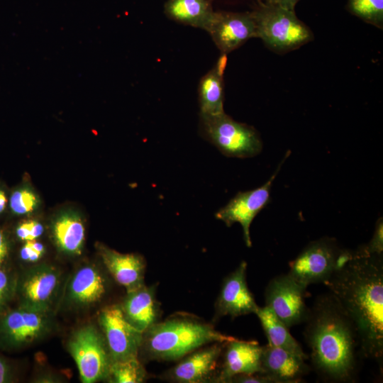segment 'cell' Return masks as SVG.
<instances>
[{
    "label": "cell",
    "mask_w": 383,
    "mask_h": 383,
    "mask_svg": "<svg viewBox=\"0 0 383 383\" xmlns=\"http://www.w3.org/2000/svg\"><path fill=\"white\" fill-rule=\"evenodd\" d=\"M382 255L357 252L323 283L353 321L362 356L382 363L383 262Z\"/></svg>",
    "instance_id": "1"
},
{
    "label": "cell",
    "mask_w": 383,
    "mask_h": 383,
    "mask_svg": "<svg viewBox=\"0 0 383 383\" xmlns=\"http://www.w3.org/2000/svg\"><path fill=\"white\" fill-rule=\"evenodd\" d=\"M304 331L313 367L323 378L348 382L355 378L360 342L355 326L331 292L309 309Z\"/></svg>",
    "instance_id": "2"
},
{
    "label": "cell",
    "mask_w": 383,
    "mask_h": 383,
    "mask_svg": "<svg viewBox=\"0 0 383 383\" xmlns=\"http://www.w3.org/2000/svg\"><path fill=\"white\" fill-rule=\"evenodd\" d=\"M234 339L216 331L212 325L196 318L174 317L155 323L146 330L140 348L150 359L176 360L203 345Z\"/></svg>",
    "instance_id": "3"
},
{
    "label": "cell",
    "mask_w": 383,
    "mask_h": 383,
    "mask_svg": "<svg viewBox=\"0 0 383 383\" xmlns=\"http://www.w3.org/2000/svg\"><path fill=\"white\" fill-rule=\"evenodd\" d=\"M251 13L257 38L277 53L291 52L313 40L312 30L297 17L295 11L260 1Z\"/></svg>",
    "instance_id": "4"
},
{
    "label": "cell",
    "mask_w": 383,
    "mask_h": 383,
    "mask_svg": "<svg viewBox=\"0 0 383 383\" xmlns=\"http://www.w3.org/2000/svg\"><path fill=\"white\" fill-rule=\"evenodd\" d=\"M200 131L205 139L227 157H251L262 149V140L255 128L235 121L225 112L200 114Z\"/></svg>",
    "instance_id": "5"
},
{
    "label": "cell",
    "mask_w": 383,
    "mask_h": 383,
    "mask_svg": "<svg viewBox=\"0 0 383 383\" xmlns=\"http://www.w3.org/2000/svg\"><path fill=\"white\" fill-rule=\"evenodd\" d=\"M353 252L340 248L335 239L322 238L306 245L289 262L288 274L304 288L324 283Z\"/></svg>",
    "instance_id": "6"
},
{
    "label": "cell",
    "mask_w": 383,
    "mask_h": 383,
    "mask_svg": "<svg viewBox=\"0 0 383 383\" xmlns=\"http://www.w3.org/2000/svg\"><path fill=\"white\" fill-rule=\"evenodd\" d=\"M67 348L76 362L82 382L107 379L112 362L104 335L96 326L87 324L75 330Z\"/></svg>",
    "instance_id": "7"
},
{
    "label": "cell",
    "mask_w": 383,
    "mask_h": 383,
    "mask_svg": "<svg viewBox=\"0 0 383 383\" xmlns=\"http://www.w3.org/2000/svg\"><path fill=\"white\" fill-rule=\"evenodd\" d=\"M55 328L52 310L19 306L1 321L0 337L8 346L20 348L45 338Z\"/></svg>",
    "instance_id": "8"
},
{
    "label": "cell",
    "mask_w": 383,
    "mask_h": 383,
    "mask_svg": "<svg viewBox=\"0 0 383 383\" xmlns=\"http://www.w3.org/2000/svg\"><path fill=\"white\" fill-rule=\"evenodd\" d=\"M98 322L112 362L138 357L143 333L126 319L120 305L103 308L99 312Z\"/></svg>",
    "instance_id": "9"
},
{
    "label": "cell",
    "mask_w": 383,
    "mask_h": 383,
    "mask_svg": "<svg viewBox=\"0 0 383 383\" xmlns=\"http://www.w3.org/2000/svg\"><path fill=\"white\" fill-rule=\"evenodd\" d=\"M306 289L288 274L277 276L266 287L265 306L288 328L304 323L309 309L305 304Z\"/></svg>",
    "instance_id": "10"
},
{
    "label": "cell",
    "mask_w": 383,
    "mask_h": 383,
    "mask_svg": "<svg viewBox=\"0 0 383 383\" xmlns=\"http://www.w3.org/2000/svg\"><path fill=\"white\" fill-rule=\"evenodd\" d=\"M286 157L287 156L280 162L273 175L262 186L246 192H239L215 213V217L223 221L228 227L239 223L243 228L244 241L249 248L252 245L250 234L251 223L269 203L272 182Z\"/></svg>",
    "instance_id": "11"
},
{
    "label": "cell",
    "mask_w": 383,
    "mask_h": 383,
    "mask_svg": "<svg viewBox=\"0 0 383 383\" xmlns=\"http://www.w3.org/2000/svg\"><path fill=\"white\" fill-rule=\"evenodd\" d=\"M62 279L61 272L53 265L40 264L30 267L23 274L16 286L20 306L52 310Z\"/></svg>",
    "instance_id": "12"
},
{
    "label": "cell",
    "mask_w": 383,
    "mask_h": 383,
    "mask_svg": "<svg viewBox=\"0 0 383 383\" xmlns=\"http://www.w3.org/2000/svg\"><path fill=\"white\" fill-rule=\"evenodd\" d=\"M107 292V281L101 269L88 263L78 267L70 277L62 294L64 307L88 309L99 304Z\"/></svg>",
    "instance_id": "13"
},
{
    "label": "cell",
    "mask_w": 383,
    "mask_h": 383,
    "mask_svg": "<svg viewBox=\"0 0 383 383\" xmlns=\"http://www.w3.org/2000/svg\"><path fill=\"white\" fill-rule=\"evenodd\" d=\"M221 54L227 55L257 38L251 12L215 11L206 30Z\"/></svg>",
    "instance_id": "14"
},
{
    "label": "cell",
    "mask_w": 383,
    "mask_h": 383,
    "mask_svg": "<svg viewBox=\"0 0 383 383\" xmlns=\"http://www.w3.org/2000/svg\"><path fill=\"white\" fill-rule=\"evenodd\" d=\"M247 263L242 261L223 280L216 302V317L232 318L255 312L258 308L246 282Z\"/></svg>",
    "instance_id": "15"
},
{
    "label": "cell",
    "mask_w": 383,
    "mask_h": 383,
    "mask_svg": "<svg viewBox=\"0 0 383 383\" xmlns=\"http://www.w3.org/2000/svg\"><path fill=\"white\" fill-rule=\"evenodd\" d=\"M224 354L215 382L228 383L238 374L263 373L261 365L262 346L255 340L234 339L224 345Z\"/></svg>",
    "instance_id": "16"
},
{
    "label": "cell",
    "mask_w": 383,
    "mask_h": 383,
    "mask_svg": "<svg viewBox=\"0 0 383 383\" xmlns=\"http://www.w3.org/2000/svg\"><path fill=\"white\" fill-rule=\"evenodd\" d=\"M97 250L107 271L127 292L145 284V261L142 255L121 253L101 243Z\"/></svg>",
    "instance_id": "17"
},
{
    "label": "cell",
    "mask_w": 383,
    "mask_h": 383,
    "mask_svg": "<svg viewBox=\"0 0 383 383\" xmlns=\"http://www.w3.org/2000/svg\"><path fill=\"white\" fill-rule=\"evenodd\" d=\"M227 343V342H226ZM226 343H215L210 347L191 353L167 374L180 383H199L212 379Z\"/></svg>",
    "instance_id": "18"
},
{
    "label": "cell",
    "mask_w": 383,
    "mask_h": 383,
    "mask_svg": "<svg viewBox=\"0 0 383 383\" xmlns=\"http://www.w3.org/2000/svg\"><path fill=\"white\" fill-rule=\"evenodd\" d=\"M304 360L282 348L270 344L262 346V369L274 383L300 382L310 369Z\"/></svg>",
    "instance_id": "19"
},
{
    "label": "cell",
    "mask_w": 383,
    "mask_h": 383,
    "mask_svg": "<svg viewBox=\"0 0 383 383\" xmlns=\"http://www.w3.org/2000/svg\"><path fill=\"white\" fill-rule=\"evenodd\" d=\"M126 319L144 333L154 325L159 315V306L152 287L143 286L128 292L120 305Z\"/></svg>",
    "instance_id": "20"
},
{
    "label": "cell",
    "mask_w": 383,
    "mask_h": 383,
    "mask_svg": "<svg viewBox=\"0 0 383 383\" xmlns=\"http://www.w3.org/2000/svg\"><path fill=\"white\" fill-rule=\"evenodd\" d=\"M226 55L222 54L215 66L200 79L198 87L200 114L218 115L224 113L223 70Z\"/></svg>",
    "instance_id": "21"
},
{
    "label": "cell",
    "mask_w": 383,
    "mask_h": 383,
    "mask_svg": "<svg viewBox=\"0 0 383 383\" xmlns=\"http://www.w3.org/2000/svg\"><path fill=\"white\" fill-rule=\"evenodd\" d=\"M52 235L57 248L70 256L81 255L85 239V228L81 217L76 213H60L52 224Z\"/></svg>",
    "instance_id": "22"
},
{
    "label": "cell",
    "mask_w": 383,
    "mask_h": 383,
    "mask_svg": "<svg viewBox=\"0 0 383 383\" xmlns=\"http://www.w3.org/2000/svg\"><path fill=\"white\" fill-rule=\"evenodd\" d=\"M213 0H167V17L179 23L206 30L213 18Z\"/></svg>",
    "instance_id": "23"
},
{
    "label": "cell",
    "mask_w": 383,
    "mask_h": 383,
    "mask_svg": "<svg viewBox=\"0 0 383 383\" xmlns=\"http://www.w3.org/2000/svg\"><path fill=\"white\" fill-rule=\"evenodd\" d=\"M255 313L260 321L268 344L287 350L304 360L308 358L301 345L291 335L289 328L268 306H258Z\"/></svg>",
    "instance_id": "24"
},
{
    "label": "cell",
    "mask_w": 383,
    "mask_h": 383,
    "mask_svg": "<svg viewBox=\"0 0 383 383\" xmlns=\"http://www.w3.org/2000/svg\"><path fill=\"white\" fill-rule=\"evenodd\" d=\"M146 374L138 357H133L113 362L107 379L113 383H140L145 380Z\"/></svg>",
    "instance_id": "25"
},
{
    "label": "cell",
    "mask_w": 383,
    "mask_h": 383,
    "mask_svg": "<svg viewBox=\"0 0 383 383\" xmlns=\"http://www.w3.org/2000/svg\"><path fill=\"white\" fill-rule=\"evenodd\" d=\"M347 10L363 21L383 28V0H348Z\"/></svg>",
    "instance_id": "26"
},
{
    "label": "cell",
    "mask_w": 383,
    "mask_h": 383,
    "mask_svg": "<svg viewBox=\"0 0 383 383\" xmlns=\"http://www.w3.org/2000/svg\"><path fill=\"white\" fill-rule=\"evenodd\" d=\"M38 204L34 192L28 188L15 191L11 196L10 206L13 213L22 215L32 212Z\"/></svg>",
    "instance_id": "27"
},
{
    "label": "cell",
    "mask_w": 383,
    "mask_h": 383,
    "mask_svg": "<svg viewBox=\"0 0 383 383\" xmlns=\"http://www.w3.org/2000/svg\"><path fill=\"white\" fill-rule=\"evenodd\" d=\"M383 251V223L382 218H379L375 227L372 239L369 243L364 245L356 251L358 254L363 255H382Z\"/></svg>",
    "instance_id": "28"
},
{
    "label": "cell",
    "mask_w": 383,
    "mask_h": 383,
    "mask_svg": "<svg viewBox=\"0 0 383 383\" xmlns=\"http://www.w3.org/2000/svg\"><path fill=\"white\" fill-rule=\"evenodd\" d=\"M16 235L22 240H36L43 232V226L37 221L30 220L20 223L16 228Z\"/></svg>",
    "instance_id": "29"
},
{
    "label": "cell",
    "mask_w": 383,
    "mask_h": 383,
    "mask_svg": "<svg viewBox=\"0 0 383 383\" xmlns=\"http://www.w3.org/2000/svg\"><path fill=\"white\" fill-rule=\"evenodd\" d=\"M45 247L43 243L36 240L26 241L21 248L20 256L22 260L26 262H36L43 255Z\"/></svg>",
    "instance_id": "30"
},
{
    "label": "cell",
    "mask_w": 383,
    "mask_h": 383,
    "mask_svg": "<svg viewBox=\"0 0 383 383\" xmlns=\"http://www.w3.org/2000/svg\"><path fill=\"white\" fill-rule=\"evenodd\" d=\"M13 283L10 274L0 268V310L3 309L11 295Z\"/></svg>",
    "instance_id": "31"
},
{
    "label": "cell",
    "mask_w": 383,
    "mask_h": 383,
    "mask_svg": "<svg viewBox=\"0 0 383 383\" xmlns=\"http://www.w3.org/2000/svg\"><path fill=\"white\" fill-rule=\"evenodd\" d=\"M229 382L274 383L273 380L270 377L261 372L254 374H238L233 377Z\"/></svg>",
    "instance_id": "32"
},
{
    "label": "cell",
    "mask_w": 383,
    "mask_h": 383,
    "mask_svg": "<svg viewBox=\"0 0 383 383\" xmlns=\"http://www.w3.org/2000/svg\"><path fill=\"white\" fill-rule=\"evenodd\" d=\"M265 4L278 6L286 9L295 11V6L300 0H263Z\"/></svg>",
    "instance_id": "33"
},
{
    "label": "cell",
    "mask_w": 383,
    "mask_h": 383,
    "mask_svg": "<svg viewBox=\"0 0 383 383\" xmlns=\"http://www.w3.org/2000/svg\"><path fill=\"white\" fill-rule=\"evenodd\" d=\"M11 377V369L8 364L0 358V383L8 382Z\"/></svg>",
    "instance_id": "34"
},
{
    "label": "cell",
    "mask_w": 383,
    "mask_h": 383,
    "mask_svg": "<svg viewBox=\"0 0 383 383\" xmlns=\"http://www.w3.org/2000/svg\"><path fill=\"white\" fill-rule=\"evenodd\" d=\"M8 243L4 233L0 230V266L5 261L8 255Z\"/></svg>",
    "instance_id": "35"
},
{
    "label": "cell",
    "mask_w": 383,
    "mask_h": 383,
    "mask_svg": "<svg viewBox=\"0 0 383 383\" xmlns=\"http://www.w3.org/2000/svg\"><path fill=\"white\" fill-rule=\"evenodd\" d=\"M7 203V199L4 192L0 190V213L4 209Z\"/></svg>",
    "instance_id": "36"
},
{
    "label": "cell",
    "mask_w": 383,
    "mask_h": 383,
    "mask_svg": "<svg viewBox=\"0 0 383 383\" xmlns=\"http://www.w3.org/2000/svg\"><path fill=\"white\" fill-rule=\"evenodd\" d=\"M258 1H261V0H257Z\"/></svg>",
    "instance_id": "37"
}]
</instances>
